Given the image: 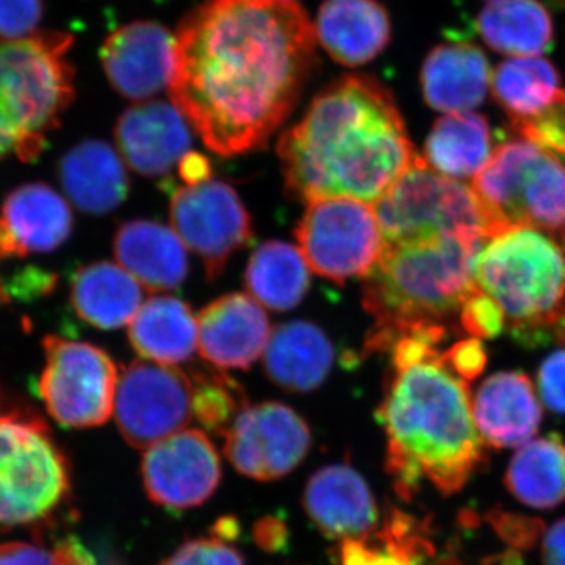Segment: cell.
I'll return each instance as SVG.
<instances>
[{"instance_id":"12","label":"cell","mask_w":565,"mask_h":565,"mask_svg":"<svg viewBox=\"0 0 565 565\" xmlns=\"http://www.w3.org/2000/svg\"><path fill=\"white\" fill-rule=\"evenodd\" d=\"M114 414L129 445L151 448L191 422V377L169 364L134 362L118 379Z\"/></svg>"},{"instance_id":"6","label":"cell","mask_w":565,"mask_h":565,"mask_svg":"<svg viewBox=\"0 0 565 565\" xmlns=\"http://www.w3.org/2000/svg\"><path fill=\"white\" fill-rule=\"evenodd\" d=\"M71 46L73 36L63 32L0 41V118L21 141V161L36 159L73 103Z\"/></svg>"},{"instance_id":"17","label":"cell","mask_w":565,"mask_h":565,"mask_svg":"<svg viewBox=\"0 0 565 565\" xmlns=\"http://www.w3.org/2000/svg\"><path fill=\"white\" fill-rule=\"evenodd\" d=\"M174 36L154 21L121 25L102 47L104 73L125 98L147 102L169 87Z\"/></svg>"},{"instance_id":"46","label":"cell","mask_w":565,"mask_h":565,"mask_svg":"<svg viewBox=\"0 0 565 565\" xmlns=\"http://www.w3.org/2000/svg\"><path fill=\"white\" fill-rule=\"evenodd\" d=\"M374 548L366 541H344L341 546V565H370Z\"/></svg>"},{"instance_id":"50","label":"cell","mask_w":565,"mask_h":565,"mask_svg":"<svg viewBox=\"0 0 565 565\" xmlns=\"http://www.w3.org/2000/svg\"><path fill=\"white\" fill-rule=\"evenodd\" d=\"M370 565H412L405 559L404 556L397 555V553L392 552V550L385 548L377 550L374 548L373 557H371Z\"/></svg>"},{"instance_id":"34","label":"cell","mask_w":565,"mask_h":565,"mask_svg":"<svg viewBox=\"0 0 565 565\" xmlns=\"http://www.w3.org/2000/svg\"><path fill=\"white\" fill-rule=\"evenodd\" d=\"M191 381L193 415L211 433L225 435L247 407L243 388L225 374L210 371H199Z\"/></svg>"},{"instance_id":"20","label":"cell","mask_w":565,"mask_h":565,"mask_svg":"<svg viewBox=\"0 0 565 565\" xmlns=\"http://www.w3.org/2000/svg\"><path fill=\"white\" fill-rule=\"evenodd\" d=\"M303 508L323 534L343 542L364 541L379 522L370 487L348 463L316 471L305 487Z\"/></svg>"},{"instance_id":"23","label":"cell","mask_w":565,"mask_h":565,"mask_svg":"<svg viewBox=\"0 0 565 565\" xmlns=\"http://www.w3.org/2000/svg\"><path fill=\"white\" fill-rule=\"evenodd\" d=\"M58 180L66 199L85 214H110L129 193L120 152L103 140H84L66 151L58 162Z\"/></svg>"},{"instance_id":"4","label":"cell","mask_w":565,"mask_h":565,"mask_svg":"<svg viewBox=\"0 0 565 565\" xmlns=\"http://www.w3.org/2000/svg\"><path fill=\"white\" fill-rule=\"evenodd\" d=\"M486 243L476 236H438L385 244L363 282V307L374 318L364 351L388 352L401 338L446 326L449 316L459 315L475 291L476 256Z\"/></svg>"},{"instance_id":"54","label":"cell","mask_w":565,"mask_h":565,"mask_svg":"<svg viewBox=\"0 0 565 565\" xmlns=\"http://www.w3.org/2000/svg\"><path fill=\"white\" fill-rule=\"evenodd\" d=\"M106 565H120V564H117V563H109V564H106Z\"/></svg>"},{"instance_id":"27","label":"cell","mask_w":565,"mask_h":565,"mask_svg":"<svg viewBox=\"0 0 565 565\" xmlns=\"http://www.w3.org/2000/svg\"><path fill=\"white\" fill-rule=\"evenodd\" d=\"M140 282L114 263L81 267L71 280V305L82 321L102 330L129 326L141 307Z\"/></svg>"},{"instance_id":"30","label":"cell","mask_w":565,"mask_h":565,"mask_svg":"<svg viewBox=\"0 0 565 565\" xmlns=\"http://www.w3.org/2000/svg\"><path fill=\"white\" fill-rule=\"evenodd\" d=\"M478 31L493 51L514 57H539L553 43V21L539 0H492Z\"/></svg>"},{"instance_id":"28","label":"cell","mask_w":565,"mask_h":565,"mask_svg":"<svg viewBox=\"0 0 565 565\" xmlns=\"http://www.w3.org/2000/svg\"><path fill=\"white\" fill-rule=\"evenodd\" d=\"M129 341L143 359L159 364L188 362L199 344V321L177 297H151L129 323Z\"/></svg>"},{"instance_id":"19","label":"cell","mask_w":565,"mask_h":565,"mask_svg":"<svg viewBox=\"0 0 565 565\" xmlns=\"http://www.w3.org/2000/svg\"><path fill=\"white\" fill-rule=\"evenodd\" d=\"M270 334L266 311L247 294L223 296L200 313V353L222 370L250 367L266 351Z\"/></svg>"},{"instance_id":"45","label":"cell","mask_w":565,"mask_h":565,"mask_svg":"<svg viewBox=\"0 0 565 565\" xmlns=\"http://www.w3.org/2000/svg\"><path fill=\"white\" fill-rule=\"evenodd\" d=\"M180 174L188 185L202 184L210 181L211 166L199 152H188L180 161Z\"/></svg>"},{"instance_id":"25","label":"cell","mask_w":565,"mask_h":565,"mask_svg":"<svg viewBox=\"0 0 565 565\" xmlns=\"http://www.w3.org/2000/svg\"><path fill=\"white\" fill-rule=\"evenodd\" d=\"M490 65L475 44H440L427 54L422 68L424 99L445 114L468 111L484 103Z\"/></svg>"},{"instance_id":"33","label":"cell","mask_w":565,"mask_h":565,"mask_svg":"<svg viewBox=\"0 0 565 565\" xmlns=\"http://www.w3.org/2000/svg\"><path fill=\"white\" fill-rule=\"evenodd\" d=\"M490 84L511 122L542 114L561 93L559 73L542 57L509 58L494 70Z\"/></svg>"},{"instance_id":"42","label":"cell","mask_w":565,"mask_h":565,"mask_svg":"<svg viewBox=\"0 0 565 565\" xmlns=\"http://www.w3.org/2000/svg\"><path fill=\"white\" fill-rule=\"evenodd\" d=\"M253 539L264 552L280 553L288 546L289 530L278 516H263L253 527Z\"/></svg>"},{"instance_id":"40","label":"cell","mask_w":565,"mask_h":565,"mask_svg":"<svg viewBox=\"0 0 565 565\" xmlns=\"http://www.w3.org/2000/svg\"><path fill=\"white\" fill-rule=\"evenodd\" d=\"M542 401L555 414L565 415V351L552 353L539 370Z\"/></svg>"},{"instance_id":"32","label":"cell","mask_w":565,"mask_h":565,"mask_svg":"<svg viewBox=\"0 0 565 565\" xmlns=\"http://www.w3.org/2000/svg\"><path fill=\"white\" fill-rule=\"evenodd\" d=\"M310 267L302 252L281 241L259 245L245 270V285L253 299L275 311L297 307L310 288Z\"/></svg>"},{"instance_id":"43","label":"cell","mask_w":565,"mask_h":565,"mask_svg":"<svg viewBox=\"0 0 565 565\" xmlns=\"http://www.w3.org/2000/svg\"><path fill=\"white\" fill-rule=\"evenodd\" d=\"M191 542L200 565H245L239 552L226 545V542L215 537Z\"/></svg>"},{"instance_id":"41","label":"cell","mask_w":565,"mask_h":565,"mask_svg":"<svg viewBox=\"0 0 565 565\" xmlns=\"http://www.w3.org/2000/svg\"><path fill=\"white\" fill-rule=\"evenodd\" d=\"M441 355H444L445 363L451 367L452 373L459 375L465 382L478 377L487 363L484 345L475 338L459 341L449 351L441 352Z\"/></svg>"},{"instance_id":"48","label":"cell","mask_w":565,"mask_h":565,"mask_svg":"<svg viewBox=\"0 0 565 565\" xmlns=\"http://www.w3.org/2000/svg\"><path fill=\"white\" fill-rule=\"evenodd\" d=\"M239 534V525L233 516H225V519L218 520L214 526V537L218 541L226 542L236 539Z\"/></svg>"},{"instance_id":"22","label":"cell","mask_w":565,"mask_h":565,"mask_svg":"<svg viewBox=\"0 0 565 565\" xmlns=\"http://www.w3.org/2000/svg\"><path fill=\"white\" fill-rule=\"evenodd\" d=\"M471 408L479 434L493 448L526 444L542 422L534 386L519 371H504L487 379L479 386Z\"/></svg>"},{"instance_id":"21","label":"cell","mask_w":565,"mask_h":565,"mask_svg":"<svg viewBox=\"0 0 565 565\" xmlns=\"http://www.w3.org/2000/svg\"><path fill=\"white\" fill-rule=\"evenodd\" d=\"M315 32L334 62L355 68L385 51L392 40V21L377 0H326Z\"/></svg>"},{"instance_id":"9","label":"cell","mask_w":565,"mask_h":565,"mask_svg":"<svg viewBox=\"0 0 565 565\" xmlns=\"http://www.w3.org/2000/svg\"><path fill=\"white\" fill-rule=\"evenodd\" d=\"M70 490L68 465L35 416L0 414V530L51 515Z\"/></svg>"},{"instance_id":"15","label":"cell","mask_w":565,"mask_h":565,"mask_svg":"<svg viewBox=\"0 0 565 565\" xmlns=\"http://www.w3.org/2000/svg\"><path fill=\"white\" fill-rule=\"evenodd\" d=\"M221 459L202 430L188 429L148 448L141 476L148 497L172 509L203 504L221 482Z\"/></svg>"},{"instance_id":"24","label":"cell","mask_w":565,"mask_h":565,"mask_svg":"<svg viewBox=\"0 0 565 565\" xmlns=\"http://www.w3.org/2000/svg\"><path fill=\"white\" fill-rule=\"evenodd\" d=\"M114 250L122 269L148 291H170L188 277L185 245L174 230L162 223H122L115 234Z\"/></svg>"},{"instance_id":"5","label":"cell","mask_w":565,"mask_h":565,"mask_svg":"<svg viewBox=\"0 0 565 565\" xmlns=\"http://www.w3.org/2000/svg\"><path fill=\"white\" fill-rule=\"evenodd\" d=\"M563 245L533 228L487 241L476 256L475 281L503 310L512 337L534 348L552 340L565 315Z\"/></svg>"},{"instance_id":"47","label":"cell","mask_w":565,"mask_h":565,"mask_svg":"<svg viewBox=\"0 0 565 565\" xmlns=\"http://www.w3.org/2000/svg\"><path fill=\"white\" fill-rule=\"evenodd\" d=\"M17 154L21 159V141L13 129L0 118V159Z\"/></svg>"},{"instance_id":"31","label":"cell","mask_w":565,"mask_h":565,"mask_svg":"<svg viewBox=\"0 0 565 565\" xmlns=\"http://www.w3.org/2000/svg\"><path fill=\"white\" fill-rule=\"evenodd\" d=\"M504 486L520 503L552 509L565 500V444L556 434L530 441L515 452Z\"/></svg>"},{"instance_id":"16","label":"cell","mask_w":565,"mask_h":565,"mask_svg":"<svg viewBox=\"0 0 565 565\" xmlns=\"http://www.w3.org/2000/svg\"><path fill=\"white\" fill-rule=\"evenodd\" d=\"M73 226L68 202L51 185H20L0 206V266L58 250L70 239Z\"/></svg>"},{"instance_id":"2","label":"cell","mask_w":565,"mask_h":565,"mask_svg":"<svg viewBox=\"0 0 565 565\" xmlns=\"http://www.w3.org/2000/svg\"><path fill=\"white\" fill-rule=\"evenodd\" d=\"M289 195L375 203L418 161L392 92L370 76H345L316 95L278 141Z\"/></svg>"},{"instance_id":"38","label":"cell","mask_w":565,"mask_h":565,"mask_svg":"<svg viewBox=\"0 0 565 565\" xmlns=\"http://www.w3.org/2000/svg\"><path fill=\"white\" fill-rule=\"evenodd\" d=\"M487 522L505 544L515 550H531L545 533V523L537 516L515 514L504 509H492Z\"/></svg>"},{"instance_id":"44","label":"cell","mask_w":565,"mask_h":565,"mask_svg":"<svg viewBox=\"0 0 565 565\" xmlns=\"http://www.w3.org/2000/svg\"><path fill=\"white\" fill-rule=\"evenodd\" d=\"M544 565H565V519L556 522L545 533L542 546Z\"/></svg>"},{"instance_id":"13","label":"cell","mask_w":565,"mask_h":565,"mask_svg":"<svg viewBox=\"0 0 565 565\" xmlns=\"http://www.w3.org/2000/svg\"><path fill=\"white\" fill-rule=\"evenodd\" d=\"M173 230L200 256L210 278H217L234 253L253 237L252 218L239 195L222 181H204L173 192Z\"/></svg>"},{"instance_id":"7","label":"cell","mask_w":565,"mask_h":565,"mask_svg":"<svg viewBox=\"0 0 565 565\" xmlns=\"http://www.w3.org/2000/svg\"><path fill=\"white\" fill-rule=\"evenodd\" d=\"M473 191L501 233L533 228L565 248V161L530 140L505 141Z\"/></svg>"},{"instance_id":"1","label":"cell","mask_w":565,"mask_h":565,"mask_svg":"<svg viewBox=\"0 0 565 565\" xmlns=\"http://www.w3.org/2000/svg\"><path fill=\"white\" fill-rule=\"evenodd\" d=\"M316 41L294 0H204L174 36L170 98L211 151L258 150L296 109Z\"/></svg>"},{"instance_id":"10","label":"cell","mask_w":565,"mask_h":565,"mask_svg":"<svg viewBox=\"0 0 565 565\" xmlns=\"http://www.w3.org/2000/svg\"><path fill=\"white\" fill-rule=\"evenodd\" d=\"M296 237L308 267L334 282L366 277L385 250L374 204L348 196L308 203Z\"/></svg>"},{"instance_id":"29","label":"cell","mask_w":565,"mask_h":565,"mask_svg":"<svg viewBox=\"0 0 565 565\" xmlns=\"http://www.w3.org/2000/svg\"><path fill=\"white\" fill-rule=\"evenodd\" d=\"M492 154V132L486 118L473 111H457L435 121L423 159L435 172L460 180L476 177Z\"/></svg>"},{"instance_id":"8","label":"cell","mask_w":565,"mask_h":565,"mask_svg":"<svg viewBox=\"0 0 565 565\" xmlns=\"http://www.w3.org/2000/svg\"><path fill=\"white\" fill-rule=\"evenodd\" d=\"M385 244L415 243L438 236L501 234L473 188L440 177L419 156L415 166L374 203Z\"/></svg>"},{"instance_id":"39","label":"cell","mask_w":565,"mask_h":565,"mask_svg":"<svg viewBox=\"0 0 565 565\" xmlns=\"http://www.w3.org/2000/svg\"><path fill=\"white\" fill-rule=\"evenodd\" d=\"M43 13V0H0V41L32 36Z\"/></svg>"},{"instance_id":"49","label":"cell","mask_w":565,"mask_h":565,"mask_svg":"<svg viewBox=\"0 0 565 565\" xmlns=\"http://www.w3.org/2000/svg\"><path fill=\"white\" fill-rule=\"evenodd\" d=\"M162 565H200L199 559H196L195 552H193L192 542H188V544L182 545L173 556L163 561Z\"/></svg>"},{"instance_id":"53","label":"cell","mask_w":565,"mask_h":565,"mask_svg":"<svg viewBox=\"0 0 565 565\" xmlns=\"http://www.w3.org/2000/svg\"><path fill=\"white\" fill-rule=\"evenodd\" d=\"M557 332L565 337V315L561 318L559 326H557Z\"/></svg>"},{"instance_id":"35","label":"cell","mask_w":565,"mask_h":565,"mask_svg":"<svg viewBox=\"0 0 565 565\" xmlns=\"http://www.w3.org/2000/svg\"><path fill=\"white\" fill-rule=\"evenodd\" d=\"M0 565H96L95 557L81 542L70 539L54 550L13 542L0 545Z\"/></svg>"},{"instance_id":"18","label":"cell","mask_w":565,"mask_h":565,"mask_svg":"<svg viewBox=\"0 0 565 565\" xmlns=\"http://www.w3.org/2000/svg\"><path fill=\"white\" fill-rule=\"evenodd\" d=\"M115 140L122 161L148 178L172 172L192 147L188 120L174 104L167 102L128 107L115 126Z\"/></svg>"},{"instance_id":"3","label":"cell","mask_w":565,"mask_h":565,"mask_svg":"<svg viewBox=\"0 0 565 565\" xmlns=\"http://www.w3.org/2000/svg\"><path fill=\"white\" fill-rule=\"evenodd\" d=\"M377 418L388 438L386 468L405 500L424 479L444 494L460 492L486 462L467 382L438 349L393 364Z\"/></svg>"},{"instance_id":"14","label":"cell","mask_w":565,"mask_h":565,"mask_svg":"<svg viewBox=\"0 0 565 565\" xmlns=\"http://www.w3.org/2000/svg\"><path fill=\"white\" fill-rule=\"evenodd\" d=\"M225 455L241 475L273 481L291 473L311 445L308 424L288 405L245 407L225 434Z\"/></svg>"},{"instance_id":"11","label":"cell","mask_w":565,"mask_h":565,"mask_svg":"<svg viewBox=\"0 0 565 565\" xmlns=\"http://www.w3.org/2000/svg\"><path fill=\"white\" fill-rule=\"evenodd\" d=\"M39 394L52 418L65 427L102 426L115 407L117 364L98 345L66 338H44Z\"/></svg>"},{"instance_id":"37","label":"cell","mask_w":565,"mask_h":565,"mask_svg":"<svg viewBox=\"0 0 565 565\" xmlns=\"http://www.w3.org/2000/svg\"><path fill=\"white\" fill-rule=\"evenodd\" d=\"M459 322L463 332L475 340H492L503 333L505 316L498 303L476 285L460 308Z\"/></svg>"},{"instance_id":"36","label":"cell","mask_w":565,"mask_h":565,"mask_svg":"<svg viewBox=\"0 0 565 565\" xmlns=\"http://www.w3.org/2000/svg\"><path fill=\"white\" fill-rule=\"evenodd\" d=\"M511 125L523 139L533 141L565 161V90H561L556 102L542 114L527 120L512 121Z\"/></svg>"},{"instance_id":"51","label":"cell","mask_w":565,"mask_h":565,"mask_svg":"<svg viewBox=\"0 0 565 565\" xmlns=\"http://www.w3.org/2000/svg\"><path fill=\"white\" fill-rule=\"evenodd\" d=\"M482 565H525V561L515 548H512L500 555L487 557Z\"/></svg>"},{"instance_id":"26","label":"cell","mask_w":565,"mask_h":565,"mask_svg":"<svg viewBox=\"0 0 565 565\" xmlns=\"http://www.w3.org/2000/svg\"><path fill=\"white\" fill-rule=\"evenodd\" d=\"M332 341L315 323H281L270 334L264 367L274 384L291 393L319 388L332 371Z\"/></svg>"},{"instance_id":"52","label":"cell","mask_w":565,"mask_h":565,"mask_svg":"<svg viewBox=\"0 0 565 565\" xmlns=\"http://www.w3.org/2000/svg\"><path fill=\"white\" fill-rule=\"evenodd\" d=\"M433 565H462L459 563V561L456 559V557H441L440 561H437V563Z\"/></svg>"}]
</instances>
